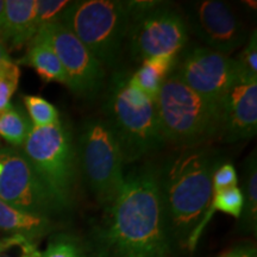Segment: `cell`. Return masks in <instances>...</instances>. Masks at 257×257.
<instances>
[{"label":"cell","mask_w":257,"mask_h":257,"mask_svg":"<svg viewBox=\"0 0 257 257\" xmlns=\"http://www.w3.org/2000/svg\"><path fill=\"white\" fill-rule=\"evenodd\" d=\"M72 4L68 0H36V27L37 30L44 25L56 23L66 9ZM38 32V31H37Z\"/></svg>","instance_id":"24"},{"label":"cell","mask_w":257,"mask_h":257,"mask_svg":"<svg viewBox=\"0 0 257 257\" xmlns=\"http://www.w3.org/2000/svg\"><path fill=\"white\" fill-rule=\"evenodd\" d=\"M186 24L207 48L229 56L248 41L245 24L225 2L202 0L186 5Z\"/></svg>","instance_id":"12"},{"label":"cell","mask_w":257,"mask_h":257,"mask_svg":"<svg viewBox=\"0 0 257 257\" xmlns=\"http://www.w3.org/2000/svg\"><path fill=\"white\" fill-rule=\"evenodd\" d=\"M9 57L10 56H9L8 50H6V47L4 46V43H3L2 40H0V64L4 62L6 59H9Z\"/></svg>","instance_id":"29"},{"label":"cell","mask_w":257,"mask_h":257,"mask_svg":"<svg viewBox=\"0 0 257 257\" xmlns=\"http://www.w3.org/2000/svg\"><path fill=\"white\" fill-rule=\"evenodd\" d=\"M31 128V121L14 106L0 113V137L11 146H23Z\"/></svg>","instance_id":"19"},{"label":"cell","mask_w":257,"mask_h":257,"mask_svg":"<svg viewBox=\"0 0 257 257\" xmlns=\"http://www.w3.org/2000/svg\"><path fill=\"white\" fill-rule=\"evenodd\" d=\"M23 100L32 126H48L60 121L57 108L42 96L25 95Z\"/></svg>","instance_id":"20"},{"label":"cell","mask_w":257,"mask_h":257,"mask_svg":"<svg viewBox=\"0 0 257 257\" xmlns=\"http://www.w3.org/2000/svg\"><path fill=\"white\" fill-rule=\"evenodd\" d=\"M236 60L239 73L245 79H257V35L253 31L245 42V47Z\"/></svg>","instance_id":"25"},{"label":"cell","mask_w":257,"mask_h":257,"mask_svg":"<svg viewBox=\"0 0 257 257\" xmlns=\"http://www.w3.org/2000/svg\"><path fill=\"white\" fill-rule=\"evenodd\" d=\"M130 21L128 2L80 0L72 2L59 22L78 37L104 68H112L127 38Z\"/></svg>","instance_id":"5"},{"label":"cell","mask_w":257,"mask_h":257,"mask_svg":"<svg viewBox=\"0 0 257 257\" xmlns=\"http://www.w3.org/2000/svg\"><path fill=\"white\" fill-rule=\"evenodd\" d=\"M22 147L24 157L51 198L63 212L70 210L76 185V153L68 130L61 121L32 126Z\"/></svg>","instance_id":"6"},{"label":"cell","mask_w":257,"mask_h":257,"mask_svg":"<svg viewBox=\"0 0 257 257\" xmlns=\"http://www.w3.org/2000/svg\"><path fill=\"white\" fill-rule=\"evenodd\" d=\"M172 73L192 91L216 102L242 76L236 60L207 47H194L182 54Z\"/></svg>","instance_id":"11"},{"label":"cell","mask_w":257,"mask_h":257,"mask_svg":"<svg viewBox=\"0 0 257 257\" xmlns=\"http://www.w3.org/2000/svg\"><path fill=\"white\" fill-rule=\"evenodd\" d=\"M42 257H88L81 242L72 234L60 233L51 238Z\"/></svg>","instance_id":"23"},{"label":"cell","mask_w":257,"mask_h":257,"mask_svg":"<svg viewBox=\"0 0 257 257\" xmlns=\"http://www.w3.org/2000/svg\"><path fill=\"white\" fill-rule=\"evenodd\" d=\"M21 79V69L11 59L0 64V113L11 107V99L17 91Z\"/></svg>","instance_id":"21"},{"label":"cell","mask_w":257,"mask_h":257,"mask_svg":"<svg viewBox=\"0 0 257 257\" xmlns=\"http://www.w3.org/2000/svg\"><path fill=\"white\" fill-rule=\"evenodd\" d=\"M237 184H238V176L234 167L231 163L220 162L214 169L212 176V192L236 187Z\"/></svg>","instance_id":"26"},{"label":"cell","mask_w":257,"mask_h":257,"mask_svg":"<svg viewBox=\"0 0 257 257\" xmlns=\"http://www.w3.org/2000/svg\"><path fill=\"white\" fill-rule=\"evenodd\" d=\"M0 257H42V251L29 237L9 234L0 238Z\"/></svg>","instance_id":"22"},{"label":"cell","mask_w":257,"mask_h":257,"mask_svg":"<svg viewBox=\"0 0 257 257\" xmlns=\"http://www.w3.org/2000/svg\"><path fill=\"white\" fill-rule=\"evenodd\" d=\"M0 199L28 213L49 218L62 213L22 153L0 149Z\"/></svg>","instance_id":"10"},{"label":"cell","mask_w":257,"mask_h":257,"mask_svg":"<svg viewBox=\"0 0 257 257\" xmlns=\"http://www.w3.org/2000/svg\"><path fill=\"white\" fill-rule=\"evenodd\" d=\"M242 186L240 191L243 195V210L239 217L240 224L244 230L255 233L257 227V163L255 150L244 163Z\"/></svg>","instance_id":"18"},{"label":"cell","mask_w":257,"mask_h":257,"mask_svg":"<svg viewBox=\"0 0 257 257\" xmlns=\"http://www.w3.org/2000/svg\"><path fill=\"white\" fill-rule=\"evenodd\" d=\"M78 154L88 187L105 208L123 188L125 162L120 144L104 118H92L83 124Z\"/></svg>","instance_id":"7"},{"label":"cell","mask_w":257,"mask_h":257,"mask_svg":"<svg viewBox=\"0 0 257 257\" xmlns=\"http://www.w3.org/2000/svg\"><path fill=\"white\" fill-rule=\"evenodd\" d=\"M257 133V79L239 76L220 101L219 136L225 143L255 137Z\"/></svg>","instance_id":"13"},{"label":"cell","mask_w":257,"mask_h":257,"mask_svg":"<svg viewBox=\"0 0 257 257\" xmlns=\"http://www.w3.org/2000/svg\"><path fill=\"white\" fill-rule=\"evenodd\" d=\"M53 223L49 218L28 213L0 199V230L9 234H23L32 240L50 232Z\"/></svg>","instance_id":"16"},{"label":"cell","mask_w":257,"mask_h":257,"mask_svg":"<svg viewBox=\"0 0 257 257\" xmlns=\"http://www.w3.org/2000/svg\"><path fill=\"white\" fill-rule=\"evenodd\" d=\"M5 22V2L0 0V35H2L3 28H4Z\"/></svg>","instance_id":"28"},{"label":"cell","mask_w":257,"mask_h":257,"mask_svg":"<svg viewBox=\"0 0 257 257\" xmlns=\"http://www.w3.org/2000/svg\"><path fill=\"white\" fill-rule=\"evenodd\" d=\"M131 54L138 62L160 55H176L188 40L185 18L159 2H128Z\"/></svg>","instance_id":"8"},{"label":"cell","mask_w":257,"mask_h":257,"mask_svg":"<svg viewBox=\"0 0 257 257\" xmlns=\"http://www.w3.org/2000/svg\"><path fill=\"white\" fill-rule=\"evenodd\" d=\"M156 107L166 144L201 147L219 136L220 102L192 91L175 74H170L163 82Z\"/></svg>","instance_id":"4"},{"label":"cell","mask_w":257,"mask_h":257,"mask_svg":"<svg viewBox=\"0 0 257 257\" xmlns=\"http://www.w3.org/2000/svg\"><path fill=\"white\" fill-rule=\"evenodd\" d=\"M36 0H5V22L0 40L10 49H21L36 36Z\"/></svg>","instance_id":"14"},{"label":"cell","mask_w":257,"mask_h":257,"mask_svg":"<svg viewBox=\"0 0 257 257\" xmlns=\"http://www.w3.org/2000/svg\"><path fill=\"white\" fill-rule=\"evenodd\" d=\"M220 257H256V251L252 248H237L232 251L224 253Z\"/></svg>","instance_id":"27"},{"label":"cell","mask_w":257,"mask_h":257,"mask_svg":"<svg viewBox=\"0 0 257 257\" xmlns=\"http://www.w3.org/2000/svg\"><path fill=\"white\" fill-rule=\"evenodd\" d=\"M21 63L34 68L43 81H55L67 85L66 74L55 51L37 35L29 43L27 54L21 60Z\"/></svg>","instance_id":"17"},{"label":"cell","mask_w":257,"mask_h":257,"mask_svg":"<svg viewBox=\"0 0 257 257\" xmlns=\"http://www.w3.org/2000/svg\"><path fill=\"white\" fill-rule=\"evenodd\" d=\"M104 112V119L120 144L125 163L136 162L166 146L156 101L135 88L128 81V75L113 76Z\"/></svg>","instance_id":"3"},{"label":"cell","mask_w":257,"mask_h":257,"mask_svg":"<svg viewBox=\"0 0 257 257\" xmlns=\"http://www.w3.org/2000/svg\"><path fill=\"white\" fill-rule=\"evenodd\" d=\"M170 251L155 168L144 166L125 176L119 194L104 208L91 257H167Z\"/></svg>","instance_id":"1"},{"label":"cell","mask_w":257,"mask_h":257,"mask_svg":"<svg viewBox=\"0 0 257 257\" xmlns=\"http://www.w3.org/2000/svg\"><path fill=\"white\" fill-rule=\"evenodd\" d=\"M176 55H160L141 62L138 69L128 75V81L135 88L156 101L163 82L172 74Z\"/></svg>","instance_id":"15"},{"label":"cell","mask_w":257,"mask_h":257,"mask_svg":"<svg viewBox=\"0 0 257 257\" xmlns=\"http://www.w3.org/2000/svg\"><path fill=\"white\" fill-rule=\"evenodd\" d=\"M59 57L67 78V87L82 98L98 94L105 80V69L93 54L60 22L44 25L37 32Z\"/></svg>","instance_id":"9"},{"label":"cell","mask_w":257,"mask_h":257,"mask_svg":"<svg viewBox=\"0 0 257 257\" xmlns=\"http://www.w3.org/2000/svg\"><path fill=\"white\" fill-rule=\"evenodd\" d=\"M219 156L204 146L178 148L155 176L170 248H187L212 198V176Z\"/></svg>","instance_id":"2"}]
</instances>
